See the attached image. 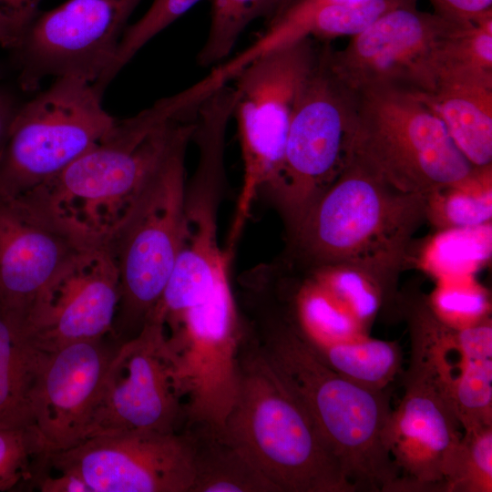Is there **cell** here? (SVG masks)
<instances>
[{
	"instance_id": "cell-31",
	"label": "cell",
	"mask_w": 492,
	"mask_h": 492,
	"mask_svg": "<svg viewBox=\"0 0 492 492\" xmlns=\"http://www.w3.org/2000/svg\"><path fill=\"white\" fill-rule=\"evenodd\" d=\"M201 0H153L148 11L123 33L115 56L93 87L102 95L120 70L154 36L182 16Z\"/></svg>"
},
{
	"instance_id": "cell-22",
	"label": "cell",
	"mask_w": 492,
	"mask_h": 492,
	"mask_svg": "<svg viewBox=\"0 0 492 492\" xmlns=\"http://www.w3.org/2000/svg\"><path fill=\"white\" fill-rule=\"evenodd\" d=\"M43 351L0 312V425H33L30 393Z\"/></svg>"
},
{
	"instance_id": "cell-16",
	"label": "cell",
	"mask_w": 492,
	"mask_h": 492,
	"mask_svg": "<svg viewBox=\"0 0 492 492\" xmlns=\"http://www.w3.org/2000/svg\"><path fill=\"white\" fill-rule=\"evenodd\" d=\"M46 466L80 477L90 492H190L193 482L192 444L186 430L95 436L46 453Z\"/></svg>"
},
{
	"instance_id": "cell-30",
	"label": "cell",
	"mask_w": 492,
	"mask_h": 492,
	"mask_svg": "<svg viewBox=\"0 0 492 492\" xmlns=\"http://www.w3.org/2000/svg\"><path fill=\"white\" fill-rule=\"evenodd\" d=\"M444 491H492V425L464 430L445 477Z\"/></svg>"
},
{
	"instance_id": "cell-28",
	"label": "cell",
	"mask_w": 492,
	"mask_h": 492,
	"mask_svg": "<svg viewBox=\"0 0 492 492\" xmlns=\"http://www.w3.org/2000/svg\"><path fill=\"white\" fill-rule=\"evenodd\" d=\"M426 302L433 314L454 330L466 329L491 318L488 292L467 275L441 278Z\"/></svg>"
},
{
	"instance_id": "cell-29",
	"label": "cell",
	"mask_w": 492,
	"mask_h": 492,
	"mask_svg": "<svg viewBox=\"0 0 492 492\" xmlns=\"http://www.w3.org/2000/svg\"><path fill=\"white\" fill-rule=\"evenodd\" d=\"M416 0H354L326 5L317 10L304 26L302 37L319 42L354 36L375 23L389 11Z\"/></svg>"
},
{
	"instance_id": "cell-34",
	"label": "cell",
	"mask_w": 492,
	"mask_h": 492,
	"mask_svg": "<svg viewBox=\"0 0 492 492\" xmlns=\"http://www.w3.org/2000/svg\"><path fill=\"white\" fill-rule=\"evenodd\" d=\"M436 15L468 25L492 15V0H428Z\"/></svg>"
},
{
	"instance_id": "cell-15",
	"label": "cell",
	"mask_w": 492,
	"mask_h": 492,
	"mask_svg": "<svg viewBox=\"0 0 492 492\" xmlns=\"http://www.w3.org/2000/svg\"><path fill=\"white\" fill-rule=\"evenodd\" d=\"M184 422L165 325L148 321L118 346L86 439L128 431H181Z\"/></svg>"
},
{
	"instance_id": "cell-2",
	"label": "cell",
	"mask_w": 492,
	"mask_h": 492,
	"mask_svg": "<svg viewBox=\"0 0 492 492\" xmlns=\"http://www.w3.org/2000/svg\"><path fill=\"white\" fill-rule=\"evenodd\" d=\"M425 195L403 191L353 152L348 164L287 235L284 259L297 266L348 264L397 292Z\"/></svg>"
},
{
	"instance_id": "cell-10",
	"label": "cell",
	"mask_w": 492,
	"mask_h": 492,
	"mask_svg": "<svg viewBox=\"0 0 492 492\" xmlns=\"http://www.w3.org/2000/svg\"><path fill=\"white\" fill-rule=\"evenodd\" d=\"M165 327L183 429L202 425L222 433L237 395L244 331L229 272L202 302Z\"/></svg>"
},
{
	"instance_id": "cell-23",
	"label": "cell",
	"mask_w": 492,
	"mask_h": 492,
	"mask_svg": "<svg viewBox=\"0 0 492 492\" xmlns=\"http://www.w3.org/2000/svg\"><path fill=\"white\" fill-rule=\"evenodd\" d=\"M492 165L425 195V221L443 231L491 224Z\"/></svg>"
},
{
	"instance_id": "cell-35",
	"label": "cell",
	"mask_w": 492,
	"mask_h": 492,
	"mask_svg": "<svg viewBox=\"0 0 492 492\" xmlns=\"http://www.w3.org/2000/svg\"><path fill=\"white\" fill-rule=\"evenodd\" d=\"M38 12V7L0 8V45L9 50L13 49Z\"/></svg>"
},
{
	"instance_id": "cell-6",
	"label": "cell",
	"mask_w": 492,
	"mask_h": 492,
	"mask_svg": "<svg viewBox=\"0 0 492 492\" xmlns=\"http://www.w3.org/2000/svg\"><path fill=\"white\" fill-rule=\"evenodd\" d=\"M330 46L321 42L294 104L280 171L263 190L280 212L287 235L353 155L356 95L332 68Z\"/></svg>"
},
{
	"instance_id": "cell-3",
	"label": "cell",
	"mask_w": 492,
	"mask_h": 492,
	"mask_svg": "<svg viewBox=\"0 0 492 492\" xmlns=\"http://www.w3.org/2000/svg\"><path fill=\"white\" fill-rule=\"evenodd\" d=\"M183 92L158 100L109 131L56 177L29 191L82 233L103 241L123 221L175 141L194 123L177 119Z\"/></svg>"
},
{
	"instance_id": "cell-8",
	"label": "cell",
	"mask_w": 492,
	"mask_h": 492,
	"mask_svg": "<svg viewBox=\"0 0 492 492\" xmlns=\"http://www.w3.org/2000/svg\"><path fill=\"white\" fill-rule=\"evenodd\" d=\"M321 42L305 36L245 65L232 80L243 179L228 246L234 248L253 200L277 178L296 98L319 54Z\"/></svg>"
},
{
	"instance_id": "cell-37",
	"label": "cell",
	"mask_w": 492,
	"mask_h": 492,
	"mask_svg": "<svg viewBox=\"0 0 492 492\" xmlns=\"http://www.w3.org/2000/svg\"><path fill=\"white\" fill-rule=\"evenodd\" d=\"M20 105L11 94L0 89V153Z\"/></svg>"
},
{
	"instance_id": "cell-24",
	"label": "cell",
	"mask_w": 492,
	"mask_h": 492,
	"mask_svg": "<svg viewBox=\"0 0 492 492\" xmlns=\"http://www.w3.org/2000/svg\"><path fill=\"white\" fill-rule=\"evenodd\" d=\"M313 351L343 377L377 391L384 390L394 381L400 372L403 359L402 350L396 342L369 335Z\"/></svg>"
},
{
	"instance_id": "cell-11",
	"label": "cell",
	"mask_w": 492,
	"mask_h": 492,
	"mask_svg": "<svg viewBox=\"0 0 492 492\" xmlns=\"http://www.w3.org/2000/svg\"><path fill=\"white\" fill-rule=\"evenodd\" d=\"M142 0H67L38 12L10 51L20 87L46 77L94 83L109 67L127 23Z\"/></svg>"
},
{
	"instance_id": "cell-18",
	"label": "cell",
	"mask_w": 492,
	"mask_h": 492,
	"mask_svg": "<svg viewBox=\"0 0 492 492\" xmlns=\"http://www.w3.org/2000/svg\"><path fill=\"white\" fill-rule=\"evenodd\" d=\"M105 338L43 352L30 393L33 426L46 453L87 438L104 377L118 348Z\"/></svg>"
},
{
	"instance_id": "cell-36",
	"label": "cell",
	"mask_w": 492,
	"mask_h": 492,
	"mask_svg": "<svg viewBox=\"0 0 492 492\" xmlns=\"http://www.w3.org/2000/svg\"><path fill=\"white\" fill-rule=\"evenodd\" d=\"M30 487L42 492H90L80 477L64 472H57L56 476L47 475L45 466L34 476Z\"/></svg>"
},
{
	"instance_id": "cell-26",
	"label": "cell",
	"mask_w": 492,
	"mask_h": 492,
	"mask_svg": "<svg viewBox=\"0 0 492 492\" xmlns=\"http://www.w3.org/2000/svg\"><path fill=\"white\" fill-rule=\"evenodd\" d=\"M283 0H211L210 21L197 63L214 67L223 63L244 29L254 20L274 16Z\"/></svg>"
},
{
	"instance_id": "cell-17",
	"label": "cell",
	"mask_w": 492,
	"mask_h": 492,
	"mask_svg": "<svg viewBox=\"0 0 492 492\" xmlns=\"http://www.w3.org/2000/svg\"><path fill=\"white\" fill-rule=\"evenodd\" d=\"M118 300L116 264L103 241L97 242L76 255L50 282L23 336L43 352L113 336Z\"/></svg>"
},
{
	"instance_id": "cell-4",
	"label": "cell",
	"mask_w": 492,
	"mask_h": 492,
	"mask_svg": "<svg viewBox=\"0 0 492 492\" xmlns=\"http://www.w3.org/2000/svg\"><path fill=\"white\" fill-rule=\"evenodd\" d=\"M224 436L279 492H354L302 405L245 325Z\"/></svg>"
},
{
	"instance_id": "cell-27",
	"label": "cell",
	"mask_w": 492,
	"mask_h": 492,
	"mask_svg": "<svg viewBox=\"0 0 492 492\" xmlns=\"http://www.w3.org/2000/svg\"><path fill=\"white\" fill-rule=\"evenodd\" d=\"M449 394L463 430L492 425V358L460 354Z\"/></svg>"
},
{
	"instance_id": "cell-38",
	"label": "cell",
	"mask_w": 492,
	"mask_h": 492,
	"mask_svg": "<svg viewBox=\"0 0 492 492\" xmlns=\"http://www.w3.org/2000/svg\"><path fill=\"white\" fill-rule=\"evenodd\" d=\"M41 0H0V8L23 9L29 7H38Z\"/></svg>"
},
{
	"instance_id": "cell-5",
	"label": "cell",
	"mask_w": 492,
	"mask_h": 492,
	"mask_svg": "<svg viewBox=\"0 0 492 492\" xmlns=\"http://www.w3.org/2000/svg\"><path fill=\"white\" fill-rule=\"evenodd\" d=\"M195 123L159 163L120 225L102 241L118 270L115 338L135 336L148 321L171 273L184 227L185 156Z\"/></svg>"
},
{
	"instance_id": "cell-7",
	"label": "cell",
	"mask_w": 492,
	"mask_h": 492,
	"mask_svg": "<svg viewBox=\"0 0 492 492\" xmlns=\"http://www.w3.org/2000/svg\"><path fill=\"white\" fill-rule=\"evenodd\" d=\"M355 95L353 152L395 188L426 195L474 169L416 94L371 87Z\"/></svg>"
},
{
	"instance_id": "cell-1",
	"label": "cell",
	"mask_w": 492,
	"mask_h": 492,
	"mask_svg": "<svg viewBox=\"0 0 492 492\" xmlns=\"http://www.w3.org/2000/svg\"><path fill=\"white\" fill-rule=\"evenodd\" d=\"M248 328L302 405L355 491H401L384 442L392 408L388 393L360 385L323 363L272 300L255 302Z\"/></svg>"
},
{
	"instance_id": "cell-32",
	"label": "cell",
	"mask_w": 492,
	"mask_h": 492,
	"mask_svg": "<svg viewBox=\"0 0 492 492\" xmlns=\"http://www.w3.org/2000/svg\"><path fill=\"white\" fill-rule=\"evenodd\" d=\"M351 1L354 0H283L277 13L268 21L266 31L252 45L229 59L227 68L235 73L254 58L302 38L304 26L317 10Z\"/></svg>"
},
{
	"instance_id": "cell-12",
	"label": "cell",
	"mask_w": 492,
	"mask_h": 492,
	"mask_svg": "<svg viewBox=\"0 0 492 492\" xmlns=\"http://www.w3.org/2000/svg\"><path fill=\"white\" fill-rule=\"evenodd\" d=\"M462 26L419 10L416 2L406 4L352 36L344 48L330 46L329 61L354 91L392 87L428 94L436 86L442 48Z\"/></svg>"
},
{
	"instance_id": "cell-25",
	"label": "cell",
	"mask_w": 492,
	"mask_h": 492,
	"mask_svg": "<svg viewBox=\"0 0 492 492\" xmlns=\"http://www.w3.org/2000/svg\"><path fill=\"white\" fill-rule=\"evenodd\" d=\"M298 267L306 270L330 292L368 333L379 312L398 302V292L359 267L348 264Z\"/></svg>"
},
{
	"instance_id": "cell-20",
	"label": "cell",
	"mask_w": 492,
	"mask_h": 492,
	"mask_svg": "<svg viewBox=\"0 0 492 492\" xmlns=\"http://www.w3.org/2000/svg\"><path fill=\"white\" fill-rule=\"evenodd\" d=\"M417 96L474 167L492 165V78L442 76L433 91Z\"/></svg>"
},
{
	"instance_id": "cell-13",
	"label": "cell",
	"mask_w": 492,
	"mask_h": 492,
	"mask_svg": "<svg viewBox=\"0 0 492 492\" xmlns=\"http://www.w3.org/2000/svg\"><path fill=\"white\" fill-rule=\"evenodd\" d=\"M101 241L31 192L0 193V312L22 335L41 296L79 252Z\"/></svg>"
},
{
	"instance_id": "cell-14",
	"label": "cell",
	"mask_w": 492,
	"mask_h": 492,
	"mask_svg": "<svg viewBox=\"0 0 492 492\" xmlns=\"http://www.w3.org/2000/svg\"><path fill=\"white\" fill-rule=\"evenodd\" d=\"M404 386L384 433L400 475L401 491H444L445 477L463 434L450 398V383L436 357L411 346Z\"/></svg>"
},
{
	"instance_id": "cell-9",
	"label": "cell",
	"mask_w": 492,
	"mask_h": 492,
	"mask_svg": "<svg viewBox=\"0 0 492 492\" xmlns=\"http://www.w3.org/2000/svg\"><path fill=\"white\" fill-rule=\"evenodd\" d=\"M101 100L92 83L57 77L21 104L0 153V193L32 191L94 147L117 120Z\"/></svg>"
},
{
	"instance_id": "cell-21",
	"label": "cell",
	"mask_w": 492,
	"mask_h": 492,
	"mask_svg": "<svg viewBox=\"0 0 492 492\" xmlns=\"http://www.w3.org/2000/svg\"><path fill=\"white\" fill-rule=\"evenodd\" d=\"M183 430L192 444L193 482L190 492H279L223 433L202 425Z\"/></svg>"
},
{
	"instance_id": "cell-19",
	"label": "cell",
	"mask_w": 492,
	"mask_h": 492,
	"mask_svg": "<svg viewBox=\"0 0 492 492\" xmlns=\"http://www.w3.org/2000/svg\"><path fill=\"white\" fill-rule=\"evenodd\" d=\"M218 204L195 196L187 200L180 246L150 319L170 323L202 302L229 272L231 253L218 241Z\"/></svg>"
},
{
	"instance_id": "cell-33",
	"label": "cell",
	"mask_w": 492,
	"mask_h": 492,
	"mask_svg": "<svg viewBox=\"0 0 492 492\" xmlns=\"http://www.w3.org/2000/svg\"><path fill=\"white\" fill-rule=\"evenodd\" d=\"M46 454L33 425H0V491L30 485L38 458Z\"/></svg>"
}]
</instances>
